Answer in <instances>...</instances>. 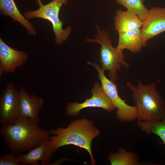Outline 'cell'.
Masks as SVG:
<instances>
[{
  "mask_svg": "<svg viewBox=\"0 0 165 165\" xmlns=\"http://www.w3.org/2000/svg\"><path fill=\"white\" fill-rule=\"evenodd\" d=\"M0 133L9 149L16 155L28 152L50 136L38 123L22 116L13 124L1 126Z\"/></svg>",
  "mask_w": 165,
  "mask_h": 165,
  "instance_id": "1",
  "label": "cell"
},
{
  "mask_svg": "<svg viewBox=\"0 0 165 165\" xmlns=\"http://www.w3.org/2000/svg\"><path fill=\"white\" fill-rule=\"evenodd\" d=\"M100 131L91 120L82 118L71 122L66 128L58 127L49 131L50 147L53 152L60 148L74 145L85 149L88 153L92 165L96 164L91 144L93 140L99 136Z\"/></svg>",
  "mask_w": 165,
  "mask_h": 165,
  "instance_id": "2",
  "label": "cell"
},
{
  "mask_svg": "<svg viewBox=\"0 0 165 165\" xmlns=\"http://www.w3.org/2000/svg\"><path fill=\"white\" fill-rule=\"evenodd\" d=\"M159 81L144 85L139 80L135 86L130 82L127 88L132 93L138 121H161L165 119V100L156 89Z\"/></svg>",
  "mask_w": 165,
  "mask_h": 165,
  "instance_id": "3",
  "label": "cell"
},
{
  "mask_svg": "<svg viewBox=\"0 0 165 165\" xmlns=\"http://www.w3.org/2000/svg\"><path fill=\"white\" fill-rule=\"evenodd\" d=\"M95 24L96 32L95 38L87 37L85 41L88 43H96L100 45L99 61L101 68L105 71H108V78L115 83L118 79L117 72L120 71L121 67L123 66L128 69L130 65L124 59L123 51L113 46L108 31L101 29L99 25Z\"/></svg>",
  "mask_w": 165,
  "mask_h": 165,
  "instance_id": "4",
  "label": "cell"
},
{
  "mask_svg": "<svg viewBox=\"0 0 165 165\" xmlns=\"http://www.w3.org/2000/svg\"><path fill=\"white\" fill-rule=\"evenodd\" d=\"M35 1L39 6L38 9L26 11L24 16L28 20L40 18L50 21L52 26L55 42L58 45H61L68 39L72 31L70 26L63 28L64 23L59 17L61 7L68 3V0H52L46 4H44L42 0Z\"/></svg>",
  "mask_w": 165,
  "mask_h": 165,
  "instance_id": "5",
  "label": "cell"
},
{
  "mask_svg": "<svg viewBox=\"0 0 165 165\" xmlns=\"http://www.w3.org/2000/svg\"><path fill=\"white\" fill-rule=\"evenodd\" d=\"M87 64L94 67L97 72L101 87L116 109L117 119L122 122H130L136 119L137 112L135 106L127 105L125 100L121 98L118 94L117 85L106 77L105 71L100 66L95 62L88 61Z\"/></svg>",
  "mask_w": 165,
  "mask_h": 165,
  "instance_id": "6",
  "label": "cell"
},
{
  "mask_svg": "<svg viewBox=\"0 0 165 165\" xmlns=\"http://www.w3.org/2000/svg\"><path fill=\"white\" fill-rule=\"evenodd\" d=\"M19 92L12 82L6 85L0 98V123L12 124L20 117Z\"/></svg>",
  "mask_w": 165,
  "mask_h": 165,
  "instance_id": "7",
  "label": "cell"
},
{
  "mask_svg": "<svg viewBox=\"0 0 165 165\" xmlns=\"http://www.w3.org/2000/svg\"><path fill=\"white\" fill-rule=\"evenodd\" d=\"M91 97L87 98L81 103L76 102L69 103L66 108V114L71 116L78 115L80 111L87 108H100L111 112L115 109L110 99L101 87V84L96 82L91 90Z\"/></svg>",
  "mask_w": 165,
  "mask_h": 165,
  "instance_id": "8",
  "label": "cell"
},
{
  "mask_svg": "<svg viewBox=\"0 0 165 165\" xmlns=\"http://www.w3.org/2000/svg\"><path fill=\"white\" fill-rule=\"evenodd\" d=\"M27 53L13 49L0 38V76L3 74L14 73L28 59Z\"/></svg>",
  "mask_w": 165,
  "mask_h": 165,
  "instance_id": "9",
  "label": "cell"
},
{
  "mask_svg": "<svg viewBox=\"0 0 165 165\" xmlns=\"http://www.w3.org/2000/svg\"><path fill=\"white\" fill-rule=\"evenodd\" d=\"M141 30L145 46L148 40L165 31V7H154L149 9Z\"/></svg>",
  "mask_w": 165,
  "mask_h": 165,
  "instance_id": "10",
  "label": "cell"
},
{
  "mask_svg": "<svg viewBox=\"0 0 165 165\" xmlns=\"http://www.w3.org/2000/svg\"><path fill=\"white\" fill-rule=\"evenodd\" d=\"M53 153L49 138L43 141L27 153L18 155L17 157L21 165H39L41 162L42 165H48L51 161Z\"/></svg>",
  "mask_w": 165,
  "mask_h": 165,
  "instance_id": "11",
  "label": "cell"
},
{
  "mask_svg": "<svg viewBox=\"0 0 165 165\" xmlns=\"http://www.w3.org/2000/svg\"><path fill=\"white\" fill-rule=\"evenodd\" d=\"M19 109L20 116L39 123V110L43 106L44 101L38 96L29 94L21 87L19 91Z\"/></svg>",
  "mask_w": 165,
  "mask_h": 165,
  "instance_id": "12",
  "label": "cell"
},
{
  "mask_svg": "<svg viewBox=\"0 0 165 165\" xmlns=\"http://www.w3.org/2000/svg\"><path fill=\"white\" fill-rule=\"evenodd\" d=\"M118 42L116 48L123 51L127 49L135 53L145 46L141 37V28L118 33Z\"/></svg>",
  "mask_w": 165,
  "mask_h": 165,
  "instance_id": "13",
  "label": "cell"
},
{
  "mask_svg": "<svg viewBox=\"0 0 165 165\" xmlns=\"http://www.w3.org/2000/svg\"><path fill=\"white\" fill-rule=\"evenodd\" d=\"M1 14L10 17L23 26L31 35H35L37 31L33 24L20 12L14 0H0Z\"/></svg>",
  "mask_w": 165,
  "mask_h": 165,
  "instance_id": "14",
  "label": "cell"
},
{
  "mask_svg": "<svg viewBox=\"0 0 165 165\" xmlns=\"http://www.w3.org/2000/svg\"><path fill=\"white\" fill-rule=\"evenodd\" d=\"M114 20L115 29L118 33L141 28L144 23L136 14L128 10H117Z\"/></svg>",
  "mask_w": 165,
  "mask_h": 165,
  "instance_id": "15",
  "label": "cell"
},
{
  "mask_svg": "<svg viewBox=\"0 0 165 165\" xmlns=\"http://www.w3.org/2000/svg\"><path fill=\"white\" fill-rule=\"evenodd\" d=\"M108 158L112 165H137L139 163L136 154L127 152L122 148L116 153L111 152Z\"/></svg>",
  "mask_w": 165,
  "mask_h": 165,
  "instance_id": "16",
  "label": "cell"
},
{
  "mask_svg": "<svg viewBox=\"0 0 165 165\" xmlns=\"http://www.w3.org/2000/svg\"><path fill=\"white\" fill-rule=\"evenodd\" d=\"M117 3L125 7L127 10L136 14L144 21L147 17L149 9L144 5L145 0H115Z\"/></svg>",
  "mask_w": 165,
  "mask_h": 165,
  "instance_id": "17",
  "label": "cell"
},
{
  "mask_svg": "<svg viewBox=\"0 0 165 165\" xmlns=\"http://www.w3.org/2000/svg\"><path fill=\"white\" fill-rule=\"evenodd\" d=\"M138 126L145 134H154L160 138L165 144V119L159 121H138Z\"/></svg>",
  "mask_w": 165,
  "mask_h": 165,
  "instance_id": "18",
  "label": "cell"
},
{
  "mask_svg": "<svg viewBox=\"0 0 165 165\" xmlns=\"http://www.w3.org/2000/svg\"><path fill=\"white\" fill-rule=\"evenodd\" d=\"M17 156L10 151L2 155L0 157V165H20Z\"/></svg>",
  "mask_w": 165,
  "mask_h": 165,
  "instance_id": "19",
  "label": "cell"
},
{
  "mask_svg": "<svg viewBox=\"0 0 165 165\" xmlns=\"http://www.w3.org/2000/svg\"></svg>",
  "mask_w": 165,
  "mask_h": 165,
  "instance_id": "20",
  "label": "cell"
}]
</instances>
